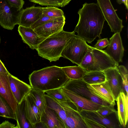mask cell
<instances>
[{
    "instance_id": "cell-33",
    "label": "cell",
    "mask_w": 128,
    "mask_h": 128,
    "mask_svg": "<svg viewBox=\"0 0 128 128\" xmlns=\"http://www.w3.org/2000/svg\"><path fill=\"white\" fill-rule=\"evenodd\" d=\"M44 92L46 94L55 100L62 101L70 102L68 98L61 92V88L48 90Z\"/></svg>"
},
{
    "instance_id": "cell-5",
    "label": "cell",
    "mask_w": 128,
    "mask_h": 128,
    "mask_svg": "<svg viewBox=\"0 0 128 128\" xmlns=\"http://www.w3.org/2000/svg\"><path fill=\"white\" fill-rule=\"evenodd\" d=\"M22 10L18 9L7 0H0V25L5 29L12 30L15 25L19 24Z\"/></svg>"
},
{
    "instance_id": "cell-41",
    "label": "cell",
    "mask_w": 128,
    "mask_h": 128,
    "mask_svg": "<svg viewBox=\"0 0 128 128\" xmlns=\"http://www.w3.org/2000/svg\"><path fill=\"white\" fill-rule=\"evenodd\" d=\"M0 72L8 73L9 72L6 69L4 65L0 59Z\"/></svg>"
},
{
    "instance_id": "cell-22",
    "label": "cell",
    "mask_w": 128,
    "mask_h": 128,
    "mask_svg": "<svg viewBox=\"0 0 128 128\" xmlns=\"http://www.w3.org/2000/svg\"><path fill=\"white\" fill-rule=\"evenodd\" d=\"M26 116L32 126L40 121V116L38 109L29 92L25 97Z\"/></svg>"
},
{
    "instance_id": "cell-29",
    "label": "cell",
    "mask_w": 128,
    "mask_h": 128,
    "mask_svg": "<svg viewBox=\"0 0 128 128\" xmlns=\"http://www.w3.org/2000/svg\"><path fill=\"white\" fill-rule=\"evenodd\" d=\"M0 116L16 120L13 110L6 99L0 94Z\"/></svg>"
},
{
    "instance_id": "cell-43",
    "label": "cell",
    "mask_w": 128,
    "mask_h": 128,
    "mask_svg": "<svg viewBox=\"0 0 128 128\" xmlns=\"http://www.w3.org/2000/svg\"></svg>"
},
{
    "instance_id": "cell-38",
    "label": "cell",
    "mask_w": 128,
    "mask_h": 128,
    "mask_svg": "<svg viewBox=\"0 0 128 128\" xmlns=\"http://www.w3.org/2000/svg\"><path fill=\"white\" fill-rule=\"evenodd\" d=\"M11 4L19 10L22 9L24 2V0H7Z\"/></svg>"
},
{
    "instance_id": "cell-36",
    "label": "cell",
    "mask_w": 128,
    "mask_h": 128,
    "mask_svg": "<svg viewBox=\"0 0 128 128\" xmlns=\"http://www.w3.org/2000/svg\"><path fill=\"white\" fill-rule=\"evenodd\" d=\"M109 41L108 38L100 39L94 46V47L98 49L101 50L106 48L109 44Z\"/></svg>"
},
{
    "instance_id": "cell-16",
    "label": "cell",
    "mask_w": 128,
    "mask_h": 128,
    "mask_svg": "<svg viewBox=\"0 0 128 128\" xmlns=\"http://www.w3.org/2000/svg\"><path fill=\"white\" fill-rule=\"evenodd\" d=\"M9 81L12 94L18 104L20 103L30 91V85L9 74Z\"/></svg>"
},
{
    "instance_id": "cell-25",
    "label": "cell",
    "mask_w": 128,
    "mask_h": 128,
    "mask_svg": "<svg viewBox=\"0 0 128 128\" xmlns=\"http://www.w3.org/2000/svg\"><path fill=\"white\" fill-rule=\"evenodd\" d=\"M66 75L70 79H82L86 72L79 66H69L61 67Z\"/></svg>"
},
{
    "instance_id": "cell-17",
    "label": "cell",
    "mask_w": 128,
    "mask_h": 128,
    "mask_svg": "<svg viewBox=\"0 0 128 128\" xmlns=\"http://www.w3.org/2000/svg\"><path fill=\"white\" fill-rule=\"evenodd\" d=\"M42 14V7L32 6L22 9L20 19L19 25L30 27Z\"/></svg>"
},
{
    "instance_id": "cell-37",
    "label": "cell",
    "mask_w": 128,
    "mask_h": 128,
    "mask_svg": "<svg viewBox=\"0 0 128 128\" xmlns=\"http://www.w3.org/2000/svg\"><path fill=\"white\" fill-rule=\"evenodd\" d=\"M83 118L86 124L87 125L88 128H105V127L102 125L94 121L86 119L84 117Z\"/></svg>"
},
{
    "instance_id": "cell-15",
    "label": "cell",
    "mask_w": 128,
    "mask_h": 128,
    "mask_svg": "<svg viewBox=\"0 0 128 128\" xmlns=\"http://www.w3.org/2000/svg\"><path fill=\"white\" fill-rule=\"evenodd\" d=\"M86 86L93 94L111 104L115 105V100L106 80L91 84L86 83Z\"/></svg>"
},
{
    "instance_id": "cell-42",
    "label": "cell",
    "mask_w": 128,
    "mask_h": 128,
    "mask_svg": "<svg viewBox=\"0 0 128 128\" xmlns=\"http://www.w3.org/2000/svg\"><path fill=\"white\" fill-rule=\"evenodd\" d=\"M117 3L119 4H123L125 6L126 8L128 10V0H116Z\"/></svg>"
},
{
    "instance_id": "cell-6",
    "label": "cell",
    "mask_w": 128,
    "mask_h": 128,
    "mask_svg": "<svg viewBox=\"0 0 128 128\" xmlns=\"http://www.w3.org/2000/svg\"><path fill=\"white\" fill-rule=\"evenodd\" d=\"M62 87L102 106L112 105L92 94L87 87L86 83L82 79H70Z\"/></svg>"
},
{
    "instance_id": "cell-12",
    "label": "cell",
    "mask_w": 128,
    "mask_h": 128,
    "mask_svg": "<svg viewBox=\"0 0 128 128\" xmlns=\"http://www.w3.org/2000/svg\"><path fill=\"white\" fill-rule=\"evenodd\" d=\"M94 60V71H102L111 68L117 67L116 62L104 50L92 46Z\"/></svg>"
},
{
    "instance_id": "cell-30",
    "label": "cell",
    "mask_w": 128,
    "mask_h": 128,
    "mask_svg": "<svg viewBox=\"0 0 128 128\" xmlns=\"http://www.w3.org/2000/svg\"><path fill=\"white\" fill-rule=\"evenodd\" d=\"M32 2L42 6L64 7L68 5L72 0H29Z\"/></svg>"
},
{
    "instance_id": "cell-32",
    "label": "cell",
    "mask_w": 128,
    "mask_h": 128,
    "mask_svg": "<svg viewBox=\"0 0 128 128\" xmlns=\"http://www.w3.org/2000/svg\"><path fill=\"white\" fill-rule=\"evenodd\" d=\"M117 68L121 76L122 83V91L128 96V71L123 65L118 66Z\"/></svg>"
},
{
    "instance_id": "cell-18",
    "label": "cell",
    "mask_w": 128,
    "mask_h": 128,
    "mask_svg": "<svg viewBox=\"0 0 128 128\" xmlns=\"http://www.w3.org/2000/svg\"><path fill=\"white\" fill-rule=\"evenodd\" d=\"M9 73L0 72V94L7 101L15 114L18 104L10 88L8 76Z\"/></svg>"
},
{
    "instance_id": "cell-4",
    "label": "cell",
    "mask_w": 128,
    "mask_h": 128,
    "mask_svg": "<svg viewBox=\"0 0 128 128\" xmlns=\"http://www.w3.org/2000/svg\"><path fill=\"white\" fill-rule=\"evenodd\" d=\"M89 46L84 40L76 36L73 37L63 50L61 56L80 66Z\"/></svg>"
},
{
    "instance_id": "cell-34",
    "label": "cell",
    "mask_w": 128,
    "mask_h": 128,
    "mask_svg": "<svg viewBox=\"0 0 128 128\" xmlns=\"http://www.w3.org/2000/svg\"><path fill=\"white\" fill-rule=\"evenodd\" d=\"M114 105L102 106L96 112L100 115L106 116L117 112L114 108Z\"/></svg>"
},
{
    "instance_id": "cell-1",
    "label": "cell",
    "mask_w": 128,
    "mask_h": 128,
    "mask_svg": "<svg viewBox=\"0 0 128 128\" xmlns=\"http://www.w3.org/2000/svg\"><path fill=\"white\" fill-rule=\"evenodd\" d=\"M78 14V20L74 31L77 33L75 36L90 44L97 37L100 38L106 20L98 4L85 2Z\"/></svg>"
},
{
    "instance_id": "cell-10",
    "label": "cell",
    "mask_w": 128,
    "mask_h": 128,
    "mask_svg": "<svg viewBox=\"0 0 128 128\" xmlns=\"http://www.w3.org/2000/svg\"><path fill=\"white\" fill-rule=\"evenodd\" d=\"M61 91L75 106L79 112L82 110L96 111L102 106L64 88H61Z\"/></svg>"
},
{
    "instance_id": "cell-7",
    "label": "cell",
    "mask_w": 128,
    "mask_h": 128,
    "mask_svg": "<svg viewBox=\"0 0 128 128\" xmlns=\"http://www.w3.org/2000/svg\"><path fill=\"white\" fill-rule=\"evenodd\" d=\"M111 32L114 33L120 32L124 27L122 20L117 15L110 0H96Z\"/></svg>"
},
{
    "instance_id": "cell-24",
    "label": "cell",
    "mask_w": 128,
    "mask_h": 128,
    "mask_svg": "<svg viewBox=\"0 0 128 128\" xmlns=\"http://www.w3.org/2000/svg\"><path fill=\"white\" fill-rule=\"evenodd\" d=\"M29 92L38 109L41 117L47 107L46 94L44 91L32 88Z\"/></svg>"
},
{
    "instance_id": "cell-8",
    "label": "cell",
    "mask_w": 128,
    "mask_h": 128,
    "mask_svg": "<svg viewBox=\"0 0 128 128\" xmlns=\"http://www.w3.org/2000/svg\"><path fill=\"white\" fill-rule=\"evenodd\" d=\"M56 100L65 112L66 118L64 123L66 128H88L83 118L75 109V106L71 102Z\"/></svg>"
},
{
    "instance_id": "cell-28",
    "label": "cell",
    "mask_w": 128,
    "mask_h": 128,
    "mask_svg": "<svg viewBox=\"0 0 128 128\" xmlns=\"http://www.w3.org/2000/svg\"><path fill=\"white\" fill-rule=\"evenodd\" d=\"M79 66L86 72L94 71V60L91 46H89L87 52Z\"/></svg>"
},
{
    "instance_id": "cell-35",
    "label": "cell",
    "mask_w": 128,
    "mask_h": 128,
    "mask_svg": "<svg viewBox=\"0 0 128 128\" xmlns=\"http://www.w3.org/2000/svg\"><path fill=\"white\" fill-rule=\"evenodd\" d=\"M56 18L48 17L42 14L38 19L30 27L34 30L46 23Z\"/></svg>"
},
{
    "instance_id": "cell-19",
    "label": "cell",
    "mask_w": 128,
    "mask_h": 128,
    "mask_svg": "<svg viewBox=\"0 0 128 128\" xmlns=\"http://www.w3.org/2000/svg\"><path fill=\"white\" fill-rule=\"evenodd\" d=\"M18 31L24 42L32 49H36L39 44L46 38L38 36L30 27L19 25Z\"/></svg>"
},
{
    "instance_id": "cell-23",
    "label": "cell",
    "mask_w": 128,
    "mask_h": 128,
    "mask_svg": "<svg viewBox=\"0 0 128 128\" xmlns=\"http://www.w3.org/2000/svg\"><path fill=\"white\" fill-rule=\"evenodd\" d=\"M25 102L24 97L16 106L15 114L17 124L15 128H33L26 116Z\"/></svg>"
},
{
    "instance_id": "cell-31",
    "label": "cell",
    "mask_w": 128,
    "mask_h": 128,
    "mask_svg": "<svg viewBox=\"0 0 128 128\" xmlns=\"http://www.w3.org/2000/svg\"><path fill=\"white\" fill-rule=\"evenodd\" d=\"M42 14L48 17L56 18L64 16L63 11L54 6L42 7Z\"/></svg>"
},
{
    "instance_id": "cell-39",
    "label": "cell",
    "mask_w": 128,
    "mask_h": 128,
    "mask_svg": "<svg viewBox=\"0 0 128 128\" xmlns=\"http://www.w3.org/2000/svg\"><path fill=\"white\" fill-rule=\"evenodd\" d=\"M15 125L8 121L5 120L0 124V128H15Z\"/></svg>"
},
{
    "instance_id": "cell-14",
    "label": "cell",
    "mask_w": 128,
    "mask_h": 128,
    "mask_svg": "<svg viewBox=\"0 0 128 128\" xmlns=\"http://www.w3.org/2000/svg\"><path fill=\"white\" fill-rule=\"evenodd\" d=\"M102 72L116 100L122 91V80L121 75L117 67L107 69Z\"/></svg>"
},
{
    "instance_id": "cell-21",
    "label": "cell",
    "mask_w": 128,
    "mask_h": 128,
    "mask_svg": "<svg viewBox=\"0 0 128 128\" xmlns=\"http://www.w3.org/2000/svg\"><path fill=\"white\" fill-rule=\"evenodd\" d=\"M116 100L117 102L118 121L121 126L125 128L128 121V96L124 92H122Z\"/></svg>"
},
{
    "instance_id": "cell-40",
    "label": "cell",
    "mask_w": 128,
    "mask_h": 128,
    "mask_svg": "<svg viewBox=\"0 0 128 128\" xmlns=\"http://www.w3.org/2000/svg\"><path fill=\"white\" fill-rule=\"evenodd\" d=\"M33 128H48L46 124L43 122L40 121L34 124Z\"/></svg>"
},
{
    "instance_id": "cell-2",
    "label": "cell",
    "mask_w": 128,
    "mask_h": 128,
    "mask_svg": "<svg viewBox=\"0 0 128 128\" xmlns=\"http://www.w3.org/2000/svg\"><path fill=\"white\" fill-rule=\"evenodd\" d=\"M28 79L32 88L44 92L62 88L70 80L61 67L56 66L34 71Z\"/></svg>"
},
{
    "instance_id": "cell-27",
    "label": "cell",
    "mask_w": 128,
    "mask_h": 128,
    "mask_svg": "<svg viewBox=\"0 0 128 128\" xmlns=\"http://www.w3.org/2000/svg\"><path fill=\"white\" fill-rule=\"evenodd\" d=\"M45 96L47 106L55 111L59 115L64 123L66 115L63 108L60 104L53 98L46 94Z\"/></svg>"
},
{
    "instance_id": "cell-20",
    "label": "cell",
    "mask_w": 128,
    "mask_h": 128,
    "mask_svg": "<svg viewBox=\"0 0 128 128\" xmlns=\"http://www.w3.org/2000/svg\"><path fill=\"white\" fill-rule=\"evenodd\" d=\"M48 128H66L62 119L54 110L47 106L40 117Z\"/></svg>"
},
{
    "instance_id": "cell-3",
    "label": "cell",
    "mask_w": 128,
    "mask_h": 128,
    "mask_svg": "<svg viewBox=\"0 0 128 128\" xmlns=\"http://www.w3.org/2000/svg\"><path fill=\"white\" fill-rule=\"evenodd\" d=\"M75 33L63 30L46 38L36 49L38 55L50 62L58 60L62 57V52L68 42L75 36Z\"/></svg>"
},
{
    "instance_id": "cell-11",
    "label": "cell",
    "mask_w": 128,
    "mask_h": 128,
    "mask_svg": "<svg viewBox=\"0 0 128 128\" xmlns=\"http://www.w3.org/2000/svg\"><path fill=\"white\" fill-rule=\"evenodd\" d=\"M66 18L64 16L57 18L34 29L39 37L46 38L63 30Z\"/></svg>"
},
{
    "instance_id": "cell-26",
    "label": "cell",
    "mask_w": 128,
    "mask_h": 128,
    "mask_svg": "<svg viewBox=\"0 0 128 128\" xmlns=\"http://www.w3.org/2000/svg\"><path fill=\"white\" fill-rule=\"evenodd\" d=\"M82 79L87 84H91L106 81L105 76L102 71H94L86 72Z\"/></svg>"
},
{
    "instance_id": "cell-9",
    "label": "cell",
    "mask_w": 128,
    "mask_h": 128,
    "mask_svg": "<svg viewBox=\"0 0 128 128\" xmlns=\"http://www.w3.org/2000/svg\"><path fill=\"white\" fill-rule=\"evenodd\" d=\"M79 112L84 118L94 121L105 128H122L118 121L117 111L106 116H102L95 111L82 110Z\"/></svg>"
},
{
    "instance_id": "cell-13",
    "label": "cell",
    "mask_w": 128,
    "mask_h": 128,
    "mask_svg": "<svg viewBox=\"0 0 128 128\" xmlns=\"http://www.w3.org/2000/svg\"><path fill=\"white\" fill-rule=\"evenodd\" d=\"M109 44L104 50L116 62H122L124 55L123 46L120 32L114 33L110 38Z\"/></svg>"
}]
</instances>
